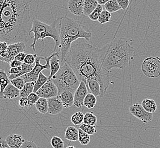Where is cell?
Here are the masks:
<instances>
[{
    "instance_id": "cell-1",
    "label": "cell",
    "mask_w": 160,
    "mask_h": 148,
    "mask_svg": "<svg viewBox=\"0 0 160 148\" xmlns=\"http://www.w3.org/2000/svg\"><path fill=\"white\" fill-rule=\"evenodd\" d=\"M108 47V44L98 48L83 41L72 43L64 61L73 70L80 82L86 85L88 80H97L101 87V97L106 92L111 77V71L103 67Z\"/></svg>"
},
{
    "instance_id": "cell-2",
    "label": "cell",
    "mask_w": 160,
    "mask_h": 148,
    "mask_svg": "<svg viewBox=\"0 0 160 148\" xmlns=\"http://www.w3.org/2000/svg\"><path fill=\"white\" fill-rule=\"evenodd\" d=\"M33 1H0V42L9 45L27 40L32 21Z\"/></svg>"
},
{
    "instance_id": "cell-3",
    "label": "cell",
    "mask_w": 160,
    "mask_h": 148,
    "mask_svg": "<svg viewBox=\"0 0 160 148\" xmlns=\"http://www.w3.org/2000/svg\"><path fill=\"white\" fill-rule=\"evenodd\" d=\"M58 29L62 63L64 61L65 58L69 53L73 42L81 38L90 41L92 37V33L86 27L67 16L62 17L58 20Z\"/></svg>"
},
{
    "instance_id": "cell-4",
    "label": "cell",
    "mask_w": 160,
    "mask_h": 148,
    "mask_svg": "<svg viewBox=\"0 0 160 148\" xmlns=\"http://www.w3.org/2000/svg\"><path fill=\"white\" fill-rule=\"evenodd\" d=\"M135 48L129 41L123 38H114L108 44L103 67L106 70L111 69H124L129 65L135 52Z\"/></svg>"
},
{
    "instance_id": "cell-5",
    "label": "cell",
    "mask_w": 160,
    "mask_h": 148,
    "mask_svg": "<svg viewBox=\"0 0 160 148\" xmlns=\"http://www.w3.org/2000/svg\"><path fill=\"white\" fill-rule=\"evenodd\" d=\"M58 20L53 22L51 25H47L46 23L38 20L34 17L32 21V25L28 35H30L32 33H34L33 42L30 45L34 51H35V45L39 40H42L43 46H44V39L47 37L52 38L55 42V46L53 50V53H55L56 49L60 46V36L59 29L58 28Z\"/></svg>"
},
{
    "instance_id": "cell-6",
    "label": "cell",
    "mask_w": 160,
    "mask_h": 148,
    "mask_svg": "<svg viewBox=\"0 0 160 148\" xmlns=\"http://www.w3.org/2000/svg\"><path fill=\"white\" fill-rule=\"evenodd\" d=\"M50 80L57 87L58 96L65 91L74 93L80 84V80L73 70L65 62H62L58 72Z\"/></svg>"
},
{
    "instance_id": "cell-7",
    "label": "cell",
    "mask_w": 160,
    "mask_h": 148,
    "mask_svg": "<svg viewBox=\"0 0 160 148\" xmlns=\"http://www.w3.org/2000/svg\"><path fill=\"white\" fill-rule=\"evenodd\" d=\"M52 56L51 55L48 57H46L45 56H38L36 54L35 64L33 70L30 72L21 77L22 79L24 80L25 83L28 82L35 83L38 80L39 74L42 72V71L50 69L49 61Z\"/></svg>"
},
{
    "instance_id": "cell-8",
    "label": "cell",
    "mask_w": 160,
    "mask_h": 148,
    "mask_svg": "<svg viewBox=\"0 0 160 148\" xmlns=\"http://www.w3.org/2000/svg\"><path fill=\"white\" fill-rule=\"evenodd\" d=\"M142 70L145 75L149 78H157L160 76V59L148 57L142 65Z\"/></svg>"
},
{
    "instance_id": "cell-9",
    "label": "cell",
    "mask_w": 160,
    "mask_h": 148,
    "mask_svg": "<svg viewBox=\"0 0 160 148\" xmlns=\"http://www.w3.org/2000/svg\"><path fill=\"white\" fill-rule=\"evenodd\" d=\"M129 111L133 116L142 121L143 123H148V122H150L153 119V114L147 112L142 107V105L139 103H136L130 106Z\"/></svg>"
},
{
    "instance_id": "cell-10",
    "label": "cell",
    "mask_w": 160,
    "mask_h": 148,
    "mask_svg": "<svg viewBox=\"0 0 160 148\" xmlns=\"http://www.w3.org/2000/svg\"><path fill=\"white\" fill-rule=\"evenodd\" d=\"M36 93L39 98L48 99L58 96V90L51 80H48Z\"/></svg>"
},
{
    "instance_id": "cell-11",
    "label": "cell",
    "mask_w": 160,
    "mask_h": 148,
    "mask_svg": "<svg viewBox=\"0 0 160 148\" xmlns=\"http://www.w3.org/2000/svg\"><path fill=\"white\" fill-rule=\"evenodd\" d=\"M89 93L85 83L80 82V85L74 93L73 106L77 108H82L83 106V102L86 96Z\"/></svg>"
},
{
    "instance_id": "cell-12",
    "label": "cell",
    "mask_w": 160,
    "mask_h": 148,
    "mask_svg": "<svg viewBox=\"0 0 160 148\" xmlns=\"http://www.w3.org/2000/svg\"><path fill=\"white\" fill-rule=\"evenodd\" d=\"M48 102V113L52 115H56L62 112L64 107L59 98V96L52 98L47 99Z\"/></svg>"
},
{
    "instance_id": "cell-13",
    "label": "cell",
    "mask_w": 160,
    "mask_h": 148,
    "mask_svg": "<svg viewBox=\"0 0 160 148\" xmlns=\"http://www.w3.org/2000/svg\"><path fill=\"white\" fill-rule=\"evenodd\" d=\"M84 0H70L68 3V9L75 16L83 14Z\"/></svg>"
},
{
    "instance_id": "cell-14",
    "label": "cell",
    "mask_w": 160,
    "mask_h": 148,
    "mask_svg": "<svg viewBox=\"0 0 160 148\" xmlns=\"http://www.w3.org/2000/svg\"><path fill=\"white\" fill-rule=\"evenodd\" d=\"M26 48V44L23 42L9 45L7 49V51L9 53V58L11 61H13L15 56L19 53H24Z\"/></svg>"
},
{
    "instance_id": "cell-15",
    "label": "cell",
    "mask_w": 160,
    "mask_h": 148,
    "mask_svg": "<svg viewBox=\"0 0 160 148\" xmlns=\"http://www.w3.org/2000/svg\"><path fill=\"white\" fill-rule=\"evenodd\" d=\"M52 57L50 59L49 64H50V74L48 77V80H50L58 72L60 68V62L61 61L59 59V53H53Z\"/></svg>"
},
{
    "instance_id": "cell-16",
    "label": "cell",
    "mask_w": 160,
    "mask_h": 148,
    "mask_svg": "<svg viewBox=\"0 0 160 148\" xmlns=\"http://www.w3.org/2000/svg\"><path fill=\"white\" fill-rule=\"evenodd\" d=\"M5 140L10 148H20L25 141L22 136L18 134L10 135Z\"/></svg>"
},
{
    "instance_id": "cell-17",
    "label": "cell",
    "mask_w": 160,
    "mask_h": 148,
    "mask_svg": "<svg viewBox=\"0 0 160 148\" xmlns=\"http://www.w3.org/2000/svg\"><path fill=\"white\" fill-rule=\"evenodd\" d=\"M64 108H68L73 105L74 93L69 91H65L59 95Z\"/></svg>"
},
{
    "instance_id": "cell-18",
    "label": "cell",
    "mask_w": 160,
    "mask_h": 148,
    "mask_svg": "<svg viewBox=\"0 0 160 148\" xmlns=\"http://www.w3.org/2000/svg\"><path fill=\"white\" fill-rule=\"evenodd\" d=\"M3 99H14L20 96V91L10 83L3 91Z\"/></svg>"
},
{
    "instance_id": "cell-19",
    "label": "cell",
    "mask_w": 160,
    "mask_h": 148,
    "mask_svg": "<svg viewBox=\"0 0 160 148\" xmlns=\"http://www.w3.org/2000/svg\"><path fill=\"white\" fill-rule=\"evenodd\" d=\"M11 83L10 80L8 77L3 68H0V98L3 99V91L6 87Z\"/></svg>"
},
{
    "instance_id": "cell-20",
    "label": "cell",
    "mask_w": 160,
    "mask_h": 148,
    "mask_svg": "<svg viewBox=\"0 0 160 148\" xmlns=\"http://www.w3.org/2000/svg\"><path fill=\"white\" fill-rule=\"evenodd\" d=\"M86 86L90 93H92L96 97L101 95V87L97 80L93 79L88 80Z\"/></svg>"
},
{
    "instance_id": "cell-21",
    "label": "cell",
    "mask_w": 160,
    "mask_h": 148,
    "mask_svg": "<svg viewBox=\"0 0 160 148\" xmlns=\"http://www.w3.org/2000/svg\"><path fill=\"white\" fill-rule=\"evenodd\" d=\"M64 136L65 139L70 141H78V130L73 126H69L65 130Z\"/></svg>"
},
{
    "instance_id": "cell-22",
    "label": "cell",
    "mask_w": 160,
    "mask_h": 148,
    "mask_svg": "<svg viewBox=\"0 0 160 148\" xmlns=\"http://www.w3.org/2000/svg\"><path fill=\"white\" fill-rule=\"evenodd\" d=\"M98 3L97 0H85L83 7V14L86 17L89 16L96 9Z\"/></svg>"
},
{
    "instance_id": "cell-23",
    "label": "cell",
    "mask_w": 160,
    "mask_h": 148,
    "mask_svg": "<svg viewBox=\"0 0 160 148\" xmlns=\"http://www.w3.org/2000/svg\"><path fill=\"white\" fill-rule=\"evenodd\" d=\"M141 105L145 111L151 114H153L157 110V104L153 99H144L142 101Z\"/></svg>"
},
{
    "instance_id": "cell-24",
    "label": "cell",
    "mask_w": 160,
    "mask_h": 148,
    "mask_svg": "<svg viewBox=\"0 0 160 148\" xmlns=\"http://www.w3.org/2000/svg\"><path fill=\"white\" fill-rule=\"evenodd\" d=\"M35 105L37 111L39 112L40 114H46L47 113H48V107L47 99L40 98Z\"/></svg>"
},
{
    "instance_id": "cell-25",
    "label": "cell",
    "mask_w": 160,
    "mask_h": 148,
    "mask_svg": "<svg viewBox=\"0 0 160 148\" xmlns=\"http://www.w3.org/2000/svg\"><path fill=\"white\" fill-rule=\"evenodd\" d=\"M34 82L26 83L22 90L20 91V97L21 98H28V96L34 91Z\"/></svg>"
},
{
    "instance_id": "cell-26",
    "label": "cell",
    "mask_w": 160,
    "mask_h": 148,
    "mask_svg": "<svg viewBox=\"0 0 160 148\" xmlns=\"http://www.w3.org/2000/svg\"><path fill=\"white\" fill-rule=\"evenodd\" d=\"M105 10L110 13L117 12L120 10V7L118 3L117 0H108L105 5Z\"/></svg>"
},
{
    "instance_id": "cell-27",
    "label": "cell",
    "mask_w": 160,
    "mask_h": 148,
    "mask_svg": "<svg viewBox=\"0 0 160 148\" xmlns=\"http://www.w3.org/2000/svg\"><path fill=\"white\" fill-rule=\"evenodd\" d=\"M96 103L97 98L96 96L92 93H89L84 99L83 105L88 109H92L96 106Z\"/></svg>"
},
{
    "instance_id": "cell-28",
    "label": "cell",
    "mask_w": 160,
    "mask_h": 148,
    "mask_svg": "<svg viewBox=\"0 0 160 148\" xmlns=\"http://www.w3.org/2000/svg\"><path fill=\"white\" fill-rule=\"evenodd\" d=\"M97 123V117L92 112H87L84 114L83 124L96 127Z\"/></svg>"
},
{
    "instance_id": "cell-29",
    "label": "cell",
    "mask_w": 160,
    "mask_h": 148,
    "mask_svg": "<svg viewBox=\"0 0 160 148\" xmlns=\"http://www.w3.org/2000/svg\"><path fill=\"white\" fill-rule=\"evenodd\" d=\"M48 80V77H47L45 75H44L43 72L40 73L39 75V77L38 78V80L35 83L33 92L36 93L39 90L40 88L43 86V85L46 83Z\"/></svg>"
},
{
    "instance_id": "cell-30",
    "label": "cell",
    "mask_w": 160,
    "mask_h": 148,
    "mask_svg": "<svg viewBox=\"0 0 160 148\" xmlns=\"http://www.w3.org/2000/svg\"><path fill=\"white\" fill-rule=\"evenodd\" d=\"M84 114L81 112H76L71 117V121L74 125H81L83 123Z\"/></svg>"
},
{
    "instance_id": "cell-31",
    "label": "cell",
    "mask_w": 160,
    "mask_h": 148,
    "mask_svg": "<svg viewBox=\"0 0 160 148\" xmlns=\"http://www.w3.org/2000/svg\"><path fill=\"white\" fill-rule=\"evenodd\" d=\"M78 141L83 146H86L89 144L90 137L89 135L84 132L83 130L78 128Z\"/></svg>"
},
{
    "instance_id": "cell-32",
    "label": "cell",
    "mask_w": 160,
    "mask_h": 148,
    "mask_svg": "<svg viewBox=\"0 0 160 148\" xmlns=\"http://www.w3.org/2000/svg\"><path fill=\"white\" fill-rule=\"evenodd\" d=\"M111 14L106 10H103L102 12L98 21L100 24H105L111 21Z\"/></svg>"
},
{
    "instance_id": "cell-33",
    "label": "cell",
    "mask_w": 160,
    "mask_h": 148,
    "mask_svg": "<svg viewBox=\"0 0 160 148\" xmlns=\"http://www.w3.org/2000/svg\"><path fill=\"white\" fill-rule=\"evenodd\" d=\"M51 144L53 148H64V142L58 136H53L51 140Z\"/></svg>"
},
{
    "instance_id": "cell-34",
    "label": "cell",
    "mask_w": 160,
    "mask_h": 148,
    "mask_svg": "<svg viewBox=\"0 0 160 148\" xmlns=\"http://www.w3.org/2000/svg\"><path fill=\"white\" fill-rule=\"evenodd\" d=\"M79 129L83 130L84 132L86 133L89 136L90 135H93L94 134H96L97 133V130L96 129V127L87 125L85 124H82L80 125L79 127Z\"/></svg>"
},
{
    "instance_id": "cell-35",
    "label": "cell",
    "mask_w": 160,
    "mask_h": 148,
    "mask_svg": "<svg viewBox=\"0 0 160 148\" xmlns=\"http://www.w3.org/2000/svg\"><path fill=\"white\" fill-rule=\"evenodd\" d=\"M103 8L102 6L100 5H98V6H97L96 9L94 10L92 14L89 16V18L92 20L93 21H98L99 16L101 14L102 12L103 11Z\"/></svg>"
},
{
    "instance_id": "cell-36",
    "label": "cell",
    "mask_w": 160,
    "mask_h": 148,
    "mask_svg": "<svg viewBox=\"0 0 160 148\" xmlns=\"http://www.w3.org/2000/svg\"><path fill=\"white\" fill-rule=\"evenodd\" d=\"M10 82L12 86H14L19 91L22 90L25 84L24 80L22 79L21 77H17L16 79L10 80Z\"/></svg>"
},
{
    "instance_id": "cell-37",
    "label": "cell",
    "mask_w": 160,
    "mask_h": 148,
    "mask_svg": "<svg viewBox=\"0 0 160 148\" xmlns=\"http://www.w3.org/2000/svg\"><path fill=\"white\" fill-rule=\"evenodd\" d=\"M34 65H27L25 63H22V72L19 74V77H21L22 75L26 74H28V72H30L34 67Z\"/></svg>"
},
{
    "instance_id": "cell-38",
    "label": "cell",
    "mask_w": 160,
    "mask_h": 148,
    "mask_svg": "<svg viewBox=\"0 0 160 148\" xmlns=\"http://www.w3.org/2000/svg\"><path fill=\"white\" fill-rule=\"evenodd\" d=\"M39 97L35 93H31L28 97V100L29 103V106L32 107L36 104L38 100L39 99Z\"/></svg>"
},
{
    "instance_id": "cell-39",
    "label": "cell",
    "mask_w": 160,
    "mask_h": 148,
    "mask_svg": "<svg viewBox=\"0 0 160 148\" xmlns=\"http://www.w3.org/2000/svg\"><path fill=\"white\" fill-rule=\"evenodd\" d=\"M35 58L36 54H28L25 57L23 63L27 65H34V63H35Z\"/></svg>"
},
{
    "instance_id": "cell-40",
    "label": "cell",
    "mask_w": 160,
    "mask_h": 148,
    "mask_svg": "<svg viewBox=\"0 0 160 148\" xmlns=\"http://www.w3.org/2000/svg\"><path fill=\"white\" fill-rule=\"evenodd\" d=\"M20 148H38L36 144L32 141H26L23 143Z\"/></svg>"
},
{
    "instance_id": "cell-41",
    "label": "cell",
    "mask_w": 160,
    "mask_h": 148,
    "mask_svg": "<svg viewBox=\"0 0 160 148\" xmlns=\"http://www.w3.org/2000/svg\"><path fill=\"white\" fill-rule=\"evenodd\" d=\"M120 9L126 10L129 6V0H117Z\"/></svg>"
},
{
    "instance_id": "cell-42",
    "label": "cell",
    "mask_w": 160,
    "mask_h": 148,
    "mask_svg": "<svg viewBox=\"0 0 160 148\" xmlns=\"http://www.w3.org/2000/svg\"><path fill=\"white\" fill-rule=\"evenodd\" d=\"M19 105L22 108H26L29 106L28 98H21L19 101Z\"/></svg>"
},
{
    "instance_id": "cell-43",
    "label": "cell",
    "mask_w": 160,
    "mask_h": 148,
    "mask_svg": "<svg viewBox=\"0 0 160 148\" xmlns=\"http://www.w3.org/2000/svg\"><path fill=\"white\" fill-rule=\"evenodd\" d=\"M26 55H27V54L25 53H19L15 56L14 60L18 61L19 62H21V63H23Z\"/></svg>"
},
{
    "instance_id": "cell-44",
    "label": "cell",
    "mask_w": 160,
    "mask_h": 148,
    "mask_svg": "<svg viewBox=\"0 0 160 148\" xmlns=\"http://www.w3.org/2000/svg\"><path fill=\"white\" fill-rule=\"evenodd\" d=\"M22 63L21 62H19L18 61H16L14 59L13 61L10 63V67L11 68H17V67L21 66Z\"/></svg>"
},
{
    "instance_id": "cell-45",
    "label": "cell",
    "mask_w": 160,
    "mask_h": 148,
    "mask_svg": "<svg viewBox=\"0 0 160 148\" xmlns=\"http://www.w3.org/2000/svg\"><path fill=\"white\" fill-rule=\"evenodd\" d=\"M8 46V44L5 42H0V54L5 52Z\"/></svg>"
},
{
    "instance_id": "cell-46",
    "label": "cell",
    "mask_w": 160,
    "mask_h": 148,
    "mask_svg": "<svg viewBox=\"0 0 160 148\" xmlns=\"http://www.w3.org/2000/svg\"><path fill=\"white\" fill-rule=\"evenodd\" d=\"M0 148H10L8 145L6 140L0 137Z\"/></svg>"
},
{
    "instance_id": "cell-47",
    "label": "cell",
    "mask_w": 160,
    "mask_h": 148,
    "mask_svg": "<svg viewBox=\"0 0 160 148\" xmlns=\"http://www.w3.org/2000/svg\"><path fill=\"white\" fill-rule=\"evenodd\" d=\"M108 0H97V2L99 5H105L106 3H107Z\"/></svg>"
},
{
    "instance_id": "cell-48",
    "label": "cell",
    "mask_w": 160,
    "mask_h": 148,
    "mask_svg": "<svg viewBox=\"0 0 160 148\" xmlns=\"http://www.w3.org/2000/svg\"><path fill=\"white\" fill-rule=\"evenodd\" d=\"M66 148H76L74 146H68V147H67Z\"/></svg>"
}]
</instances>
